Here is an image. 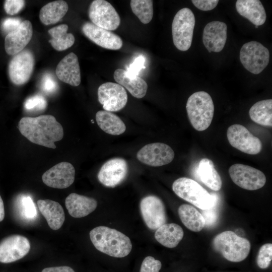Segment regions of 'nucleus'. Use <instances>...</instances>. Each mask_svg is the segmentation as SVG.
Wrapping results in <instances>:
<instances>
[{"mask_svg": "<svg viewBox=\"0 0 272 272\" xmlns=\"http://www.w3.org/2000/svg\"><path fill=\"white\" fill-rule=\"evenodd\" d=\"M19 129L32 143L52 149L63 137L62 126L51 115L24 117L19 122Z\"/></svg>", "mask_w": 272, "mask_h": 272, "instance_id": "f257e3e1", "label": "nucleus"}, {"mask_svg": "<svg viewBox=\"0 0 272 272\" xmlns=\"http://www.w3.org/2000/svg\"><path fill=\"white\" fill-rule=\"evenodd\" d=\"M90 238L98 250L112 257H124L129 254L132 249L128 237L108 227L94 228L90 232Z\"/></svg>", "mask_w": 272, "mask_h": 272, "instance_id": "f03ea898", "label": "nucleus"}, {"mask_svg": "<svg viewBox=\"0 0 272 272\" xmlns=\"http://www.w3.org/2000/svg\"><path fill=\"white\" fill-rule=\"evenodd\" d=\"M186 111L190 122L197 131H203L210 125L214 116V105L211 96L205 91H198L188 98Z\"/></svg>", "mask_w": 272, "mask_h": 272, "instance_id": "7ed1b4c3", "label": "nucleus"}, {"mask_svg": "<svg viewBox=\"0 0 272 272\" xmlns=\"http://www.w3.org/2000/svg\"><path fill=\"white\" fill-rule=\"evenodd\" d=\"M215 250L227 260L234 262L244 260L251 248L249 241L232 231H225L215 237L213 241Z\"/></svg>", "mask_w": 272, "mask_h": 272, "instance_id": "20e7f679", "label": "nucleus"}, {"mask_svg": "<svg viewBox=\"0 0 272 272\" xmlns=\"http://www.w3.org/2000/svg\"><path fill=\"white\" fill-rule=\"evenodd\" d=\"M172 190L178 196L201 210L211 209L215 202L214 197L201 185L187 177L175 180Z\"/></svg>", "mask_w": 272, "mask_h": 272, "instance_id": "39448f33", "label": "nucleus"}, {"mask_svg": "<svg viewBox=\"0 0 272 272\" xmlns=\"http://www.w3.org/2000/svg\"><path fill=\"white\" fill-rule=\"evenodd\" d=\"M195 19L188 8L180 9L175 15L172 24V34L175 46L180 51H186L191 46Z\"/></svg>", "mask_w": 272, "mask_h": 272, "instance_id": "423d86ee", "label": "nucleus"}, {"mask_svg": "<svg viewBox=\"0 0 272 272\" xmlns=\"http://www.w3.org/2000/svg\"><path fill=\"white\" fill-rule=\"evenodd\" d=\"M269 57L268 49L255 41L244 44L240 51L241 63L246 70L255 75L260 74L267 66Z\"/></svg>", "mask_w": 272, "mask_h": 272, "instance_id": "0eeeda50", "label": "nucleus"}, {"mask_svg": "<svg viewBox=\"0 0 272 272\" xmlns=\"http://www.w3.org/2000/svg\"><path fill=\"white\" fill-rule=\"evenodd\" d=\"M229 173L235 184L248 190L260 189L266 182V177L262 171L242 164H235L231 166Z\"/></svg>", "mask_w": 272, "mask_h": 272, "instance_id": "6e6552de", "label": "nucleus"}, {"mask_svg": "<svg viewBox=\"0 0 272 272\" xmlns=\"http://www.w3.org/2000/svg\"><path fill=\"white\" fill-rule=\"evenodd\" d=\"M227 137L233 147L244 153L256 155L262 150L260 140L241 124H234L229 126L227 131Z\"/></svg>", "mask_w": 272, "mask_h": 272, "instance_id": "1a4fd4ad", "label": "nucleus"}, {"mask_svg": "<svg viewBox=\"0 0 272 272\" xmlns=\"http://www.w3.org/2000/svg\"><path fill=\"white\" fill-rule=\"evenodd\" d=\"M88 14L93 24L109 31L116 30L120 24L117 11L105 0L93 1L89 7Z\"/></svg>", "mask_w": 272, "mask_h": 272, "instance_id": "9d476101", "label": "nucleus"}, {"mask_svg": "<svg viewBox=\"0 0 272 272\" xmlns=\"http://www.w3.org/2000/svg\"><path fill=\"white\" fill-rule=\"evenodd\" d=\"M35 58L32 52L23 50L14 55L8 66L11 81L16 85H22L30 79L34 67Z\"/></svg>", "mask_w": 272, "mask_h": 272, "instance_id": "9b49d317", "label": "nucleus"}, {"mask_svg": "<svg viewBox=\"0 0 272 272\" xmlns=\"http://www.w3.org/2000/svg\"><path fill=\"white\" fill-rule=\"evenodd\" d=\"M140 207L143 219L149 229L155 230L166 223L165 206L158 196L150 195L144 197L140 202Z\"/></svg>", "mask_w": 272, "mask_h": 272, "instance_id": "f8f14e48", "label": "nucleus"}, {"mask_svg": "<svg viewBox=\"0 0 272 272\" xmlns=\"http://www.w3.org/2000/svg\"><path fill=\"white\" fill-rule=\"evenodd\" d=\"M98 101L105 111H118L124 107L127 94L124 88L117 83L106 82L98 89Z\"/></svg>", "mask_w": 272, "mask_h": 272, "instance_id": "ddd939ff", "label": "nucleus"}, {"mask_svg": "<svg viewBox=\"0 0 272 272\" xmlns=\"http://www.w3.org/2000/svg\"><path fill=\"white\" fill-rule=\"evenodd\" d=\"M174 152L168 145L154 143L145 145L137 153V157L146 165L159 167L171 163L174 158Z\"/></svg>", "mask_w": 272, "mask_h": 272, "instance_id": "4468645a", "label": "nucleus"}, {"mask_svg": "<svg viewBox=\"0 0 272 272\" xmlns=\"http://www.w3.org/2000/svg\"><path fill=\"white\" fill-rule=\"evenodd\" d=\"M30 243L25 236L13 235L0 242V262L8 263L19 260L29 252Z\"/></svg>", "mask_w": 272, "mask_h": 272, "instance_id": "2eb2a0df", "label": "nucleus"}, {"mask_svg": "<svg viewBox=\"0 0 272 272\" xmlns=\"http://www.w3.org/2000/svg\"><path fill=\"white\" fill-rule=\"evenodd\" d=\"M128 172L126 161L121 158H115L106 161L98 173V179L103 185L114 187L126 178Z\"/></svg>", "mask_w": 272, "mask_h": 272, "instance_id": "dca6fc26", "label": "nucleus"}, {"mask_svg": "<svg viewBox=\"0 0 272 272\" xmlns=\"http://www.w3.org/2000/svg\"><path fill=\"white\" fill-rule=\"evenodd\" d=\"M75 169L69 162L57 164L45 172L42 176L43 183L47 186L64 189L71 186L75 180Z\"/></svg>", "mask_w": 272, "mask_h": 272, "instance_id": "f3484780", "label": "nucleus"}, {"mask_svg": "<svg viewBox=\"0 0 272 272\" xmlns=\"http://www.w3.org/2000/svg\"><path fill=\"white\" fill-rule=\"evenodd\" d=\"M84 34L97 45L108 49L118 50L123 45L121 38L117 34L99 27L92 22H86L82 27Z\"/></svg>", "mask_w": 272, "mask_h": 272, "instance_id": "a211bd4d", "label": "nucleus"}, {"mask_svg": "<svg viewBox=\"0 0 272 272\" xmlns=\"http://www.w3.org/2000/svg\"><path fill=\"white\" fill-rule=\"evenodd\" d=\"M33 35V27L28 20L22 22L15 30L7 34L5 49L9 55H16L22 51L30 41Z\"/></svg>", "mask_w": 272, "mask_h": 272, "instance_id": "6ab92c4d", "label": "nucleus"}, {"mask_svg": "<svg viewBox=\"0 0 272 272\" xmlns=\"http://www.w3.org/2000/svg\"><path fill=\"white\" fill-rule=\"evenodd\" d=\"M227 25L215 21L208 23L202 33V42L209 52H219L224 48L227 40Z\"/></svg>", "mask_w": 272, "mask_h": 272, "instance_id": "aec40b11", "label": "nucleus"}, {"mask_svg": "<svg viewBox=\"0 0 272 272\" xmlns=\"http://www.w3.org/2000/svg\"><path fill=\"white\" fill-rule=\"evenodd\" d=\"M55 73L62 82L75 87L79 86L81 83V72L76 54L71 52L65 56L57 64Z\"/></svg>", "mask_w": 272, "mask_h": 272, "instance_id": "412c9836", "label": "nucleus"}, {"mask_svg": "<svg viewBox=\"0 0 272 272\" xmlns=\"http://www.w3.org/2000/svg\"><path fill=\"white\" fill-rule=\"evenodd\" d=\"M113 77L117 84L126 88L135 98L140 99L146 95L147 83L138 76L131 74L123 69H118L115 71Z\"/></svg>", "mask_w": 272, "mask_h": 272, "instance_id": "4be33fe9", "label": "nucleus"}, {"mask_svg": "<svg viewBox=\"0 0 272 272\" xmlns=\"http://www.w3.org/2000/svg\"><path fill=\"white\" fill-rule=\"evenodd\" d=\"M65 205L72 217L79 218L87 216L95 211L97 201L93 198L72 193L66 197Z\"/></svg>", "mask_w": 272, "mask_h": 272, "instance_id": "5701e85b", "label": "nucleus"}, {"mask_svg": "<svg viewBox=\"0 0 272 272\" xmlns=\"http://www.w3.org/2000/svg\"><path fill=\"white\" fill-rule=\"evenodd\" d=\"M237 12L255 26L263 25L266 19L265 9L259 0H238L236 2Z\"/></svg>", "mask_w": 272, "mask_h": 272, "instance_id": "b1692460", "label": "nucleus"}, {"mask_svg": "<svg viewBox=\"0 0 272 272\" xmlns=\"http://www.w3.org/2000/svg\"><path fill=\"white\" fill-rule=\"evenodd\" d=\"M37 206L51 229L57 230L61 228L65 220V215L58 202L50 199H39Z\"/></svg>", "mask_w": 272, "mask_h": 272, "instance_id": "393cba45", "label": "nucleus"}, {"mask_svg": "<svg viewBox=\"0 0 272 272\" xmlns=\"http://www.w3.org/2000/svg\"><path fill=\"white\" fill-rule=\"evenodd\" d=\"M183 235V230L179 225L165 223L156 230L155 238L163 246L172 248L177 246Z\"/></svg>", "mask_w": 272, "mask_h": 272, "instance_id": "a878e982", "label": "nucleus"}, {"mask_svg": "<svg viewBox=\"0 0 272 272\" xmlns=\"http://www.w3.org/2000/svg\"><path fill=\"white\" fill-rule=\"evenodd\" d=\"M95 117L99 127L107 133L118 135L124 132L126 130V126L123 121L111 112L98 111Z\"/></svg>", "mask_w": 272, "mask_h": 272, "instance_id": "bb28decb", "label": "nucleus"}, {"mask_svg": "<svg viewBox=\"0 0 272 272\" xmlns=\"http://www.w3.org/2000/svg\"><path fill=\"white\" fill-rule=\"evenodd\" d=\"M197 172L201 181L208 187L214 191H218L221 188V176L211 160L208 158L201 159L198 163Z\"/></svg>", "mask_w": 272, "mask_h": 272, "instance_id": "cd10ccee", "label": "nucleus"}, {"mask_svg": "<svg viewBox=\"0 0 272 272\" xmlns=\"http://www.w3.org/2000/svg\"><path fill=\"white\" fill-rule=\"evenodd\" d=\"M179 217L183 225L193 232H199L205 226L206 220L193 206L181 205L178 210Z\"/></svg>", "mask_w": 272, "mask_h": 272, "instance_id": "c85d7f7f", "label": "nucleus"}, {"mask_svg": "<svg viewBox=\"0 0 272 272\" xmlns=\"http://www.w3.org/2000/svg\"><path fill=\"white\" fill-rule=\"evenodd\" d=\"M69 7L66 2L55 1L44 6L39 12V19L45 25L57 23L66 14Z\"/></svg>", "mask_w": 272, "mask_h": 272, "instance_id": "c756f323", "label": "nucleus"}, {"mask_svg": "<svg viewBox=\"0 0 272 272\" xmlns=\"http://www.w3.org/2000/svg\"><path fill=\"white\" fill-rule=\"evenodd\" d=\"M249 115L254 122L264 126H272V99L257 102L250 108Z\"/></svg>", "mask_w": 272, "mask_h": 272, "instance_id": "7c9ffc66", "label": "nucleus"}, {"mask_svg": "<svg viewBox=\"0 0 272 272\" xmlns=\"http://www.w3.org/2000/svg\"><path fill=\"white\" fill-rule=\"evenodd\" d=\"M67 25L61 24L48 30V32L51 37L49 42L55 50L63 51L74 44L75 37L72 33H67Z\"/></svg>", "mask_w": 272, "mask_h": 272, "instance_id": "2f4dec72", "label": "nucleus"}, {"mask_svg": "<svg viewBox=\"0 0 272 272\" xmlns=\"http://www.w3.org/2000/svg\"><path fill=\"white\" fill-rule=\"evenodd\" d=\"M153 1L131 0L130 2L132 12L143 24L150 22L153 16Z\"/></svg>", "mask_w": 272, "mask_h": 272, "instance_id": "473e14b6", "label": "nucleus"}, {"mask_svg": "<svg viewBox=\"0 0 272 272\" xmlns=\"http://www.w3.org/2000/svg\"><path fill=\"white\" fill-rule=\"evenodd\" d=\"M18 208L20 215L26 220H34L37 216L35 203L32 198L28 195L20 196L18 201Z\"/></svg>", "mask_w": 272, "mask_h": 272, "instance_id": "72a5a7b5", "label": "nucleus"}, {"mask_svg": "<svg viewBox=\"0 0 272 272\" xmlns=\"http://www.w3.org/2000/svg\"><path fill=\"white\" fill-rule=\"evenodd\" d=\"M272 259V244L266 243L259 249L256 258L257 264L262 269L267 268Z\"/></svg>", "mask_w": 272, "mask_h": 272, "instance_id": "f704fd0d", "label": "nucleus"}, {"mask_svg": "<svg viewBox=\"0 0 272 272\" xmlns=\"http://www.w3.org/2000/svg\"><path fill=\"white\" fill-rule=\"evenodd\" d=\"M47 105L45 98L41 95H35L28 98L25 102L24 107L27 110H43Z\"/></svg>", "mask_w": 272, "mask_h": 272, "instance_id": "c9c22d12", "label": "nucleus"}, {"mask_svg": "<svg viewBox=\"0 0 272 272\" xmlns=\"http://www.w3.org/2000/svg\"><path fill=\"white\" fill-rule=\"evenodd\" d=\"M161 266L160 260L152 256H147L142 263L140 272H159Z\"/></svg>", "mask_w": 272, "mask_h": 272, "instance_id": "e433bc0d", "label": "nucleus"}, {"mask_svg": "<svg viewBox=\"0 0 272 272\" xmlns=\"http://www.w3.org/2000/svg\"><path fill=\"white\" fill-rule=\"evenodd\" d=\"M25 5V2L23 0H6L4 7L7 14L13 15L20 12Z\"/></svg>", "mask_w": 272, "mask_h": 272, "instance_id": "4c0bfd02", "label": "nucleus"}, {"mask_svg": "<svg viewBox=\"0 0 272 272\" xmlns=\"http://www.w3.org/2000/svg\"><path fill=\"white\" fill-rule=\"evenodd\" d=\"M41 87L45 93H52L57 88V84L54 78L50 74H45L41 80Z\"/></svg>", "mask_w": 272, "mask_h": 272, "instance_id": "58836bf2", "label": "nucleus"}, {"mask_svg": "<svg viewBox=\"0 0 272 272\" xmlns=\"http://www.w3.org/2000/svg\"><path fill=\"white\" fill-rule=\"evenodd\" d=\"M191 2L198 9L207 11L214 9L217 6L218 0H192Z\"/></svg>", "mask_w": 272, "mask_h": 272, "instance_id": "ea45409f", "label": "nucleus"}, {"mask_svg": "<svg viewBox=\"0 0 272 272\" xmlns=\"http://www.w3.org/2000/svg\"><path fill=\"white\" fill-rule=\"evenodd\" d=\"M22 21L18 18H8L2 22L3 30L7 34L17 29L22 23Z\"/></svg>", "mask_w": 272, "mask_h": 272, "instance_id": "a19ab883", "label": "nucleus"}, {"mask_svg": "<svg viewBox=\"0 0 272 272\" xmlns=\"http://www.w3.org/2000/svg\"><path fill=\"white\" fill-rule=\"evenodd\" d=\"M144 64L145 58L143 56H140L130 64L127 71L131 74L138 76L139 72L145 68Z\"/></svg>", "mask_w": 272, "mask_h": 272, "instance_id": "79ce46f5", "label": "nucleus"}, {"mask_svg": "<svg viewBox=\"0 0 272 272\" xmlns=\"http://www.w3.org/2000/svg\"><path fill=\"white\" fill-rule=\"evenodd\" d=\"M41 272H75L74 269L68 266H60L46 267Z\"/></svg>", "mask_w": 272, "mask_h": 272, "instance_id": "37998d69", "label": "nucleus"}, {"mask_svg": "<svg viewBox=\"0 0 272 272\" xmlns=\"http://www.w3.org/2000/svg\"><path fill=\"white\" fill-rule=\"evenodd\" d=\"M5 218V208L3 200L0 195V222Z\"/></svg>", "mask_w": 272, "mask_h": 272, "instance_id": "c03bdc74", "label": "nucleus"}]
</instances>
